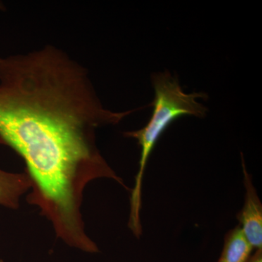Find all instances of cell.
Returning <instances> with one entry per match:
<instances>
[{"label":"cell","instance_id":"6da1fadb","mask_svg":"<svg viewBox=\"0 0 262 262\" xmlns=\"http://www.w3.org/2000/svg\"><path fill=\"white\" fill-rule=\"evenodd\" d=\"M136 110L105 108L85 69L54 46L0 58V139L25 162L27 201L56 232L82 225L90 182L110 179L125 187L100 152L96 133Z\"/></svg>","mask_w":262,"mask_h":262},{"label":"cell","instance_id":"7a4b0ae2","mask_svg":"<svg viewBox=\"0 0 262 262\" xmlns=\"http://www.w3.org/2000/svg\"><path fill=\"white\" fill-rule=\"evenodd\" d=\"M154 88L152 115L145 126L139 130L128 131L125 136L136 139L141 147L139 167L135 178L134 187L131 189L130 211L128 227L134 235L142 233L141 210L142 206V183L144 171L151 151L158 139L169 125L180 117L190 115L204 117L208 108L198 99L206 98L203 93L187 94L183 91L179 80L168 71L151 75Z\"/></svg>","mask_w":262,"mask_h":262},{"label":"cell","instance_id":"3957f363","mask_svg":"<svg viewBox=\"0 0 262 262\" xmlns=\"http://www.w3.org/2000/svg\"><path fill=\"white\" fill-rule=\"evenodd\" d=\"M241 158L246 194L244 206L237 218L245 237L253 250H256L262 248V204L253 185L252 177L246 169L243 155Z\"/></svg>","mask_w":262,"mask_h":262},{"label":"cell","instance_id":"277c9868","mask_svg":"<svg viewBox=\"0 0 262 262\" xmlns=\"http://www.w3.org/2000/svg\"><path fill=\"white\" fill-rule=\"evenodd\" d=\"M0 144H3L0 139ZM32 182L25 173H10L0 169V206L10 209L19 207L20 196L31 189Z\"/></svg>","mask_w":262,"mask_h":262},{"label":"cell","instance_id":"5b68a950","mask_svg":"<svg viewBox=\"0 0 262 262\" xmlns=\"http://www.w3.org/2000/svg\"><path fill=\"white\" fill-rule=\"evenodd\" d=\"M253 251L237 225L226 234L223 248L217 262H247Z\"/></svg>","mask_w":262,"mask_h":262},{"label":"cell","instance_id":"8992f818","mask_svg":"<svg viewBox=\"0 0 262 262\" xmlns=\"http://www.w3.org/2000/svg\"><path fill=\"white\" fill-rule=\"evenodd\" d=\"M247 262H262V248L254 250Z\"/></svg>","mask_w":262,"mask_h":262},{"label":"cell","instance_id":"52a82bcc","mask_svg":"<svg viewBox=\"0 0 262 262\" xmlns=\"http://www.w3.org/2000/svg\"><path fill=\"white\" fill-rule=\"evenodd\" d=\"M4 8V5H3V3H0V10H3Z\"/></svg>","mask_w":262,"mask_h":262}]
</instances>
